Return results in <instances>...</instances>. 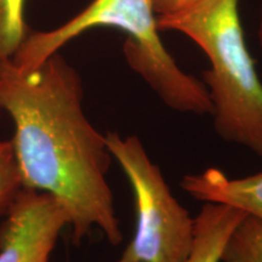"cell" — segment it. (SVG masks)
<instances>
[{"label": "cell", "instance_id": "277c9868", "mask_svg": "<svg viewBox=\"0 0 262 262\" xmlns=\"http://www.w3.org/2000/svg\"><path fill=\"white\" fill-rule=\"evenodd\" d=\"M104 137L130 183L135 204L134 237L117 262H186L194 241V217L172 194L139 137L117 131Z\"/></svg>", "mask_w": 262, "mask_h": 262}, {"label": "cell", "instance_id": "6da1fadb", "mask_svg": "<svg viewBox=\"0 0 262 262\" xmlns=\"http://www.w3.org/2000/svg\"><path fill=\"white\" fill-rule=\"evenodd\" d=\"M83 83L60 52L32 71L0 61V107L14 123L11 140L22 188L56 198L70 216L75 245L94 228L123 242L107 181L113 157L83 108Z\"/></svg>", "mask_w": 262, "mask_h": 262}, {"label": "cell", "instance_id": "ba28073f", "mask_svg": "<svg viewBox=\"0 0 262 262\" xmlns=\"http://www.w3.org/2000/svg\"><path fill=\"white\" fill-rule=\"evenodd\" d=\"M222 262H262V222L247 216L226 245Z\"/></svg>", "mask_w": 262, "mask_h": 262}, {"label": "cell", "instance_id": "52a82bcc", "mask_svg": "<svg viewBox=\"0 0 262 262\" xmlns=\"http://www.w3.org/2000/svg\"><path fill=\"white\" fill-rule=\"evenodd\" d=\"M245 217L234 206L205 203L194 217V241L186 262H222L229 238Z\"/></svg>", "mask_w": 262, "mask_h": 262}, {"label": "cell", "instance_id": "8fae6325", "mask_svg": "<svg viewBox=\"0 0 262 262\" xmlns=\"http://www.w3.org/2000/svg\"><path fill=\"white\" fill-rule=\"evenodd\" d=\"M204 0H152L157 18H168L183 14Z\"/></svg>", "mask_w": 262, "mask_h": 262}, {"label": "cell", "instance_id": "9c48e42d", "mask_svg": "<svg viewBox=\"0 0 262 262\" xmlns=\"http://www.w3.org/2000/svg\"><path fill=\"white\" fill-rule=\"evenodd\" d=\"M26 0H0V61L10 60L29 29L25 21Z\"/></svg>", "mask_w": 262, "mask_h": 262}, {"label": "cell", "instance_id": "7c38bea8", "mask_svg": "<svg viewBox=\"0 0 262 262\" xmlns=\"http://www.w3.org/2000/svg\"><path fill=\"white\" fill-rule=\"evenodd\" d=\"M258 39H260V44H261V48H262V11H261L260 26H258Z\"/></svg>", "mask_w": 262, "mask_h": 262}, {"label": "cell", "instance_id": "7a4b0ae2", "mask_svg": "<svg viewBox=\"0 0 262 262\" xmlns=\"http://www.w3.org/2000/svg\"><path fill=\"white\" fill-rule=\"evenodd\" d=\"M97 27L116 28L126 35L123 54L127 64L169 108L211 114L204 83L186 73L164 47L152 0H93L58 27L29 32L11 61L19 70L32 71L73 39Z\"/></svg>", "mask_w": 262, "mask_h": 262}, {"label": "cell", "instance_id": "8992f818", "mask_svg": "<svg viewBox=\"0 0 262 262\" xmlns=\"http://www.w3.org/2000/svg\"><path fill=\"white\" fill-rule=\"evenodd\" d=\"M181 188L195 201L234 206L262 222V171L231 178L220 169L209 168L183 176Z\"/></svg>", "mask_w": 262, "mask_h": 262}, {"label": "cell", "instance_id": "3957f363", "mask_svg": "<svg viewBox=\"0 0 262 262\" xmlns=\"http://www.w3.org/2000/svg\"><path fill=\"white\" fill-rule=\"evenodd\" d=\"M157 19L160 31L182 33L208 58L202 81L216 134L262 158V81L245 41L239 0H204L183 14Z\"/></svg>", "mask_w": 262, "mask_h": 262}, {"label": "cell", "instance_id": "5b68a950", "mask_svg": "<svg viewBox=\"0 0 262 262\" xmlns=\"http://www.w3.org/2000/svg\"><path fill=\"white\" fill-rule=\"evenodd\" d=\"M0 228V262H49L70 216L56 198L22 188Z\"/></svg>", "mask_w": 262, "mask_h": 262}, {"label": "cell", "instance_id": "4fadbf2b", "mask_svg": "<svg viewBox=\"0 0 262 262\" xmlns=\"http://www.w3.org/2000/svg\"><path fill=\"white\" fill-rule=\"evenodd\" d=\"M2 111H3V110H2V107H0V112H2Z\"/></svg>", "mask_w": 262, "mask_h": 262}, {"label": "cell", "instance_id": "30bf717a", "mask_svg": "<svg viewBox=\"0 0 262 262\" xmlns=\"http://www.w3.org/2000/svg\"><path fill=\"white\" fill-rule=\"evenodd\" d=\"M21 189L11 141H0V216H5Z\"/></svg>", "mask_w": 262, "mask_h": 262}]
</instances>
